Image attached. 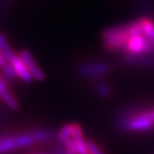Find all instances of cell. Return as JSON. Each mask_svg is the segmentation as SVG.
<instances>
[{
    "label": "cell",
    "instance_id": "5bb4252c",
    "mask_svg": "<svg viewBox=\"0 0 154 154\" xmlns=\"http://www.w3.org/2000/svg\"><path fill=\"white\" fill-rule=\"evenodd\" d=\"M0 50H1L2 54L4 55L5 59L8 62L16 55V53L13 51V49L11 48L6 36L2 32H0Z\"/></svg>",
    "mask_w": 154,
    "mask_h": 154
},
{
    "label": "cell",
    "instance_id": "4fadbf2b",
    "mask_svg": "<svg viewBox=\"0 0 154 154\" xmlns=\"http://www.w3.org/2000/svg\"><path fill=\"white\" fill-rule=\"evenodd\" d=\"M138 19L142 34L148 39H154V21L148 17H140Z\"/></svg>",
    "mask_w": 154,
    "mask_h": 154
},
{
    "label": "cell",
    "instance_id": "ac0fdd59",
    "mask_svg": "<svg viewBox=\"0 0 154 154\" xmlns=\"http://www.w3.org/2000/svg\"><path fill=\"white\" fill-rule=\"evenodd\" d=\"M140 8L145 12H150L152 9V3L150 0H138Z\"/></svg>",
    "mask_w": 154,
    "mask_h": 154
},
{
    "label": "cell",
    "instance_id": "277c9868",
    "mask_svg": "<svg viewBox=\"0 0 154 154\" xmlns=\"http://www.w3.org/2000/svg\"><path fill=\"white\" fill-rule=\"evenodd\" d=\"M147 43H148V39L142 34L130 36L123 53L145 55L147 51Z\"/></svg>",
    "mask_w": 154,
    "mask_h": 154
},
{
    "label": "cell",
    "instance_id": "cb8c5ba5",
    "mask_svg": "<svg viewBox=\"0 0 154 154\" xmlns=\"http://www.w3.org/2000/svg\"><path fill=\"white\" fill-rule=\"evenodd\" d=\"M66 154H76V153L71 152V151H68V150H67V151H66Z\"/></svg>",
    "mask_w": 154,
    "mask_h": 154
},
{
    "label": "cell",
    "instance_id": "3957f363",
    "mask_svg": "<svg viewBox=\"0 0 154 154\" xmlns=\"http://www.w3.org/2000/svg\"><path fill=\"white\" fill-rule=\"evenodd\" d=\"M112 70V65L105 60H91L78 64L77 74L86 79L99 80L105 77Z\"/></svg>",
    "mask_w": 154,
    "mask_h": 154
},
{
    "label": "cell",
    "instance_id": "d4e9b609",
    "mask_svg": "<svg viewBox=\"0 0 154 154\" xmlns=\"http://www.w3.org/2000/svg\"><path fill=\"white\" fill-rule=\"evenodd\" d=\"M0 100H1V96H0Z\"/></svg>",
    "mask_w": 154,
    "mask_h": 154
},
{
    "label": "cell",
    "instance_id": "7402d4cb",
    "mask_svg": "<svg viewBox=\"0 0 154 154\" xmlns=\"http://www.w3.org/2000/svg\"><path fill=\"white\" fill-rule=\"evenodd\" d=\"M151 117H152V120H153V122H154V109L151 110Z\"/></svg>",
    "mask_w": 154,
    "mask_h": 154
},
{
    "label": "cell",
    "instance_id": "9c48e42d",
    "mask_svg": "<svg viewBox=\"0 0 154 154\" xmlns=\"http://www.w3.org/2000/svg\"><path fill=\"white\" fill-rule=\"evenodd\" d=\"M72 139L74 140V142H75L77 154H89L88 147H87V141H86L84 138L81 126L79 124H77V123H74Z\"/></svg>",
    "mask_w": 154,
    "mask_h": 154
},
{
    "label": "cell",
    "instance_id": "ba28073f",
    "mask_svg": "<svg viewBox=\"0 0 154 154\" xmlns=\"http://www.w3.org/2000/svg\"><path fill=\"white\" fill-rule=\"evenodd\" d=\"M0 96H1V100L5 103V105L9 109H19V102H18L16 98L14 97V95L9 90L7 83L5 82V80L2 76H0Z\"/></svg>",
    "mask_w": 154,
    "mask_h": 154
},
{
    "label": "cell",
    "instance_id": "5b68a950",
    "mask_svg": "<svg viewBox=\"0 0 154 154\" xmlns=\"http://www.w3.org/2000/svg\"><path fill=\"white\" fill-rule=\"evenodd\" d=\"M19 56L22 58V60L24 61V63L26 64L27 68L29 69L30 73L33 76V79L36 81H43L45 79V74L43 72V70L40 68L37 62L35 61V59L33 58L31 53L26 50V49H22L19 51Z\"/></svg>",
    "mask_w": 154,
    "mask_h": 154
},
{
    "label": "cell",
    "instance_id": "8fae6325",
    "mask_svg": "<svg viewBox=\"0 0 154 154\" xmlns=\"http://www.w3.org/2000/svg\"><path fill=\"white\" fill-rule=\"evenodd\" d=\"M30 133H31L34 141L37 143H47L53 139H56V135L52 133L51 131L47 130V129L36 128L33 129Z\"/></svg>",
    "mask_w": 154,
    "mask_h": 154
},
{
    "label": "cell",
    "instance_id": "ffe728a7",
    "mask_svg": "<svg viewBox=\"0 0 154 154\" xmlns=\"http://www.w3.org/2000/svg\"><path fill=\"white\" fill-rule=\"evenodd\" d=\"M10 2L11 0H0V16L3 15V13L8 9Z\"/></svg>",
    "mask_w": 154,
    "mask_h": 154
},
{
    "label": "cell",
    "instance_id": "7a4b0ae2",
    "mask_svg": "<svg viewBox=\"0 0 154 154\" xmlns=\"http://www.w3.org/2000/svg\"><path fill=\"white\" fill-rule=\"evenodd\" d=\"M104 48L110 52H124L129 35L124 25H116L106 28L101 35Z\"/></svg>",
    "mask_w": 154,
    "mask_h": 154
},
{
    "label": "cell",
    "instance_id": "603a6c76",
    "mask_svg": "<svg viewBox=\"0 0 154 154\" xmlns=\"http://www.w3.org/2000/svg\"><path fill=\"white\" fill-rule=\"evenodd\" d=\"M34 154H51L50 152H39V153H34Z\"/></svg>",
    "mask_w": 154,
    "mask_h": 154
},
{
    "label": "cell",
    "instance_id": "2e32d148",
    "mask_svg": "<svg viewBox=\"0 0 154 154\" xmlns=\"http://www.w3.org/2000/svg\"><path fill=\"white\" fill-rule=\"evenodd\" d=\"M95 91H96L98 96H100L102 98H106L111 94L112 90H111V86H110L109 83L99 79V80H97L96 84H95Z\"/></svg>",
    "mask_w": 154,
    "mask_h": 154
},
{
    "label": "cell",
    "instance_id": "44dd1931",
    "mask_svg": "<svg viewBox=\"0 0 154 154\" xmlns=\"http://www.w3.org/2000/svg\"><path fill=\"white\" fill-rule=\"evenodd\" d=\"M9 62L7 60L5 59V57H4V55L2 54V52H1V50H0V68H4V67L7 65Z\"/></svg>",
    "mask_w": 154,
    "mask_h": 154
},
{
    "label": "cell",
    "instance_id": "9a60e30c",
    "mask_svg": "<svg viewBox=\"0 0 154 154\" xmlns=\"http://www.w3.org/2000/svg\"><path fill=\"white\" fill-rule=\"evenodd\" d=\"M15 140H16L18 148H25V147H29L35 143L30 132L15 134Z\"/></svg>",
    "mask_w": 154,
    "mask_h": 154
},
{
    "label": "cell",
    "instance_id": "8992f818",
    "mask_svg": "<svg viewBox=\"0 0 154 154\" xmlns=\"http://www.w3.org/2000/svg\"><path fill=\"white\" fill-rule=\"evenodd\" d=\"M122 61L132 66L145 67L154 70V55H134L123 53Z\"/></svg>",
    "mask_w": 154,
    "mask_h": 154
},
{
    "label": "cell",
    "instance_id": "d6986e66",
    "mask_svg": "<svg viewBox=\"0 0 154 154\" xmlns=\"http://www.w3.org/2000/svg\"><path fill=\"white\" fill-rule=\"evenodd\" d=\"M67 150L65 149V147L63 145H60V144H57V145H54L51 147V154H66Z\"/></svg>",
    "mask_w": 154,
    "mask_h": 154
},
{
    "label": "cell",
    "instance_id": "6da1fadb",
    "mask_svg": "<svg viewBox=\"0 0 154 154\" xmlns=\"http://www.w3.org/2000/svg\"><path fill=\"white\" fill-rule=\"evenodd\" d=\"M151 110L152 109L123 110L116 117V124L122 131L144 132L151 130L154 127Z\"/></svg>",
    "mask_w": 154,
    "mask_h": 154
},
{
    "label": "cell",
    "instance_id": "30bf717a",
    "mask_svg": "<svg viewBox=\"0 0 154 154\" xmlns=\"http://www.w3.org/2000/svg\"><path fill=\"white\" fill-rule=\"evenodd\" d=\"M18 146L15 140V134H0V154L15 151Z\"/></svg>",
    "mask_w": 154,
    "mask_h": 154
},
{
    "label": "cell",
    "instance_id": "7c38bea8",
    "mask_svg": "<svg viewBox=\"0 0 154 154\" xmlns=\"http://www.w3.org/2000/svg\"><path fill=\"white\" fill-rule=\"evenodd\" d=\"M73 127H74V123H69V124L64 125L59 129L58 133L56 134V139H55L58 144L64 145V143L67 140L71 139L73 133Z\"/></svg>",
    "mask_w": 154,
    "mask_h": 154
},
{
    "label": "cell",
    "instance_id": "52a82bcc",
    "mask_svg": "<svg viewBox=\"0 0 154 154\" xmlns=\"http://www.w3.org/2000/svg\"><path fill=\"white\" fill-rule=\"evenodd\" d=\"M9 63H10L11 66L13 67V69H14L15 73H16L17 77H19L22 81L26 82V83H30L34 80L33 79L32 74L29 71V69L27 68L26 64L24 63L22 58L19 56V54L15 55V56L9 61Z\"/></svg>",
    "mask_w": 154,
    "mask_h": 154
},
{
    "label": "cell",
    "instance_id": "e0dca14e",
    "mask_svg": "<svg viewBox=\"0 0 154 154\" xmlns=\"http://www.w3.org/2000/svg\"><path fill=\"white\" fill-rule=\"evenodd\" d=\"M87 147H88L89 154H105L100 149V147L92 140L87 141Z\"/></svg>",
    "mask_w": 154,
    "mask_h": 154
}]
</instances>
